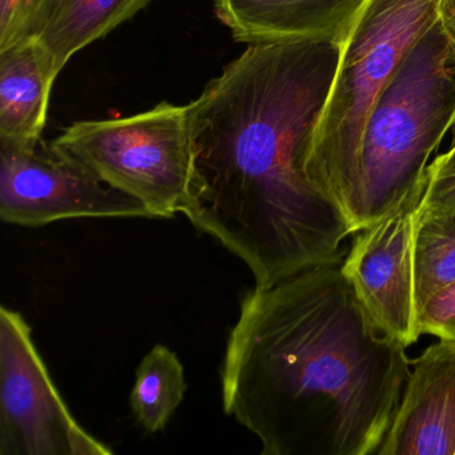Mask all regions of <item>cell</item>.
I'll list each match as a JSON object with an SVG mask.
<instances>
[{
    "instance_id": "ac0fdd59",
    "label": "cell",
    "mask_w": 455,
    "mask_h": 455,
    "mask_svg": "<svg viewBox=\"0 0 455 455\" xmlns=\"http://www.w3.org/2000/svg\"><path fill=\"white\" fill-rule=\"evenodd\" d=\"M438 20L455 49V0H438Z\"/></svg>"
},
{
    "instance_id": "d6986e66",
    "label": "cell",
    "mask_w": 455,
    "mask_h": 455,
    "mask_svg": "<svg viewBox=\"0 0 455 455\" xmlns=\"http://www.w3.org/2000/svg\"><path fill=\"white\" fill-rule=\"evenodd\" d=\"M447 134H451V138H450L449 148H447L446 153L439 154V156H436L435 158H434V164H444L455 162V116L454 118L451 119V122H450Z\"/></svg>"
},
{
    "instance_id": "9a60e30c",
    "label": "cell",
    "mask_w": 455,
    "mask_h": 455,
    "mask_svg": "<svg viewBox=\"0 0 455 455\" xmlns=\"http://www.w3.org/2000/svg\"><path fill=\"white\" fill-rule=\"evenodd\" d=\"M57 0H0V52L36 38Z\"/></svg>"
},
{
    "instance_id": "2e32d148",
    "label": "cell",
    "mask_w": 455,
    "mask_h": 455,
    "mask_svg": "<svg viewBox=\"0 0 455 455\" xmlns=\"http://www.w3.org/2000/svg\"><path fill=\"white\" fill-rule=\"evenodd\" d=\"M419 334L455 340V283L436 292L418 314Z\"/></svg>"
},
{
    "instance_id": "e0dca14e",
    "label": "cell",
    "mask_w": 455,
    "mask_h": 455,
    "mask_svg": "<svg viewBox=\"0 0 455 455\" xmlns=\"http://www.w3.org/2000/svg\"><path fill=\"white\" fill-rule=\"evenodd\" d=\"M419 206L455 214V162L428 164Z\"/></svg>"
},
{
    "instance_id": "30bf717a",
    "label": "cell",
    "mask_w": 455,
    "mask_h": 455,
    "mask_svg": "<svg viewBox=\"0 0 455 455\" xmlns=\"http://www.w3.org/2000/svg\"><path fill=\"white\" fill-rule=\"evenodd\" d=\"M366 0H214L218 20L239 44L343 39Z\"/></svg>"
},
{
    "instance_id": "4fadbf2b",
    "label": "cell",
    "mask_w": 455,
    "mask_h": 455,
    "mask_svg": "<svg viewBox=\"0 0 455 455\" xmlns=\"http://www.w3.org/2000/svg\"><path fill=\"white\" fill-rule=\"evenodd\" d=\"M417 316L431 297L455 283V214L418 204L412 231Z\"/></svg>"
},
{
    "instance_id": "8992f818",
    "label": "cell",
    "mask_w": 455,
    "mask_h": 455,
    "mask_svg": "<svg viewBox=\"0 0 455 455\" xmlns=\"http://www.w3.org/2000/svg\"><path fill=\"white\" fill-rule=\"evenodd\" d=\"M79 426L22 314L0 308V455H110Z\"/></svg>"
},
{
    "instance_id": "7a4b0ae2",
    "label": "cell",
    "mask_w": 455,
    "mask_h": 455,
    "mask_svg": "<svg viewBox=\"0 0 455 455\" xmlns=\"http://www.w3.org/2000/svg\"><path fill=\"white\" fill-rule=\"evenodd\" d=\"M410 367L340 263L318 266L242 297L220 369L223 410L263 455H375Z\"/></svg>"
},
{
    "instance_id": "6da1fadb",
    "label": "cell",
    "mask_w": 455,
    "mask_h": 455,
    "mask_svg": "<svg viewBox=\"0 0 455 455\" xmlns=\"http://www.w3.org/2000/svg\"><path fill=\"white\" fill-rule=\"evenodd\" d=\"M343 39L250 44L188 105L194 170L182 214L266 289L342 263L353 234L305 172Z\"/></svg>"
},
{
    "instance_id": "52a82bcc",
    "label": "cell",
    "mask_w": 455,
    "mask_h": 455,
    "mask_svg": "<svg viewBox=\"0 0 455 455\" xmlns=\"http://www.w3.org/2000/svg\"><path fill=\"white\" fill-rule=\"evenodd\" d=\"M74 218H151L148 207L44 143L0 146V220L39 228Z\"/></svg>"
},
{
    "instance_id": "9c48e42d",
    "label": "cell",
    "mask_w": 455,
    "mask_h": 455,
    "mask_svg": "<svg viewBox=\"0 0 455 455\" xmlns=\"http://www.w3.org/2000/svg\"><path fill=\"white\" fill-rule=\"evenodd\" d=\"M375 455H455V340L439 339L411 361Z\"/></svg>"
},
{
    "instance_id": "5bb4252c",
    "label": "cell",
    "mask_w": 455,
    "mask_h": 455,
    "mask_svg": "<svg viewBox=\"0 0 455 455\" xmlns=\"http://www.w3.org/2000/svg\"><path fill=\"white\" fill-rule=\"evenodd\" d=\"M186 388L185 370L177 354L166 346H154L138 367L130 396L140 426L150 434L164 430L182 403Z\"/></svg>"
},
{
    "instance_id": "3957f363",
    "label": "cell",
    "mask_w": 455,
    "mask_h": 455,
    "mask_svg": "<svg viewBox=\"0 0 455 455\" xmlns=\"http://www.w3.org/2000/svg\"><path fill=\"white\" fill-rule=\"evenodd\" d=\"M455 116V49L439 20L406 52L364 127L338 207L353 234L422 196L433 154Z\"/></svg>"
},
{
    "instance_id": "277c9868",
    "label": "cell",
    "mask_w": 455,
    "mask_h": 455,
    "mask_svg": "<svg viewBox=\"0 0 455 455\" xmlns=\"http://www.w3.org/2000/svg\"><path fill=\"white\" fill-rule=\"evenodd\" d=\"M436 20L438 0H366L356 12L305 156L308 180L337 206L350 185L380 92Z\"/></svg>"
},
{
    "instance_id": "7c38bea8",
    "label": "cell",
    "mask_w": 455,
    "mask_h": 455,
    "mask_svg": "<svg viewBox=\"0 0 455 455\" xmlns=\"http://www.w3.org/2000/svg\"><path fill=\"white\" fill-rule=\"evenodd\" d=\"M151 0H57L36 39L54 63L55 70L94 42L134 18Z\"/></svg>"
},
{
    "instance_id": "5b68a950",
    "label": "cell",
    "mask_w": 455,
    "mask_h": 455,
    "mask_svg": "<svg viewBox=\"0 0 455 455\" xmlns=\"http://www.w3.org/2000/svg\"><path fill=\"white\" fill-rule=\"evenodd\" d=\"M50 148L142 202L151 218L182 212L194 170L188 105L162 102L124 118L76 122Z\"/></svg>"
},
{
    "instance_id": "8fae6325",
    "label": "cell",
    "mask_w": 455,
    "mask_h": 455,
    "mask_svg": "<svg viewBox=\"0 0 455 455\" xmlns=\"http://www.w3.org/2000/svg\"><path fill=\"white\" fill-rule=\"evenodd\" d=\"M58 76L36 38L0 52V146L38 148Z\"/></svg>"
},
{
    "instance_id": "ba28073f",
    "label": "cell",
    "mask_w": 455,
    "mask_h": 455,
    "mask_svg": "<svg viewBox=\"0 0 455 455\" xmlns=\"http://www.w3.org/2000/svg\"><path fill=\"white\" fill-rule=\"evenodd\" d=\"M420 196L355 233L340 263L343 275L377 329L406 347L420 337L412 263V231Z\"/></svg>"
}]
</instances>
